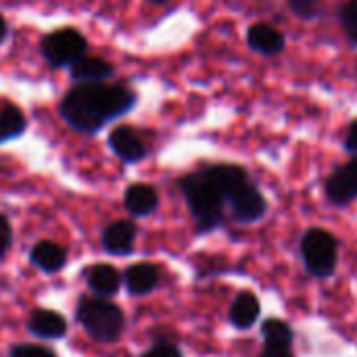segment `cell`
<instances>
[{
  "mask_svg": "<svg viewBox=\"0 0 357 357\" xmlns=\"http://www.w3.org/2000/svg\"><path fill=\"white\" fill-rule=\"evenodd\" d=\"M136 105V94L123 84H77L61 100V117L82 134H96L109 121L126 115Z\"/></svg>",
  "mask_w": 357,
  "mask_h": 357,
  "instance_id": "6da1fadb",
  "label": "cell"
},
{
  "mask_svg": "<svg viewBox=\"0 0 357 357\" xmlns=\"http://www.w3.org/2000/svg\"><path fill=\"white\" fill-rule=\"evenodd\" d=\"M180 188L184 192V199L188 203L192 218L197 220L199 230L207 232V230L218 228L222 222L224 197L215 188V184L203 172H195L180 180Z\"/></svg>",
  "mask_w": 357,
  "mask_h": 357,
  "instance_id": "7a4b0ae2",
  "label": "cell"
},
{
  "mask_svg": "<svg viewBox=\"0 0 357 357\" xmlns=\"http://www.w3.org/2000/svg\"><path fill=\"white\" fill-rule=\"evenodd\" d=\"M77 320L82 326L102 343H113L123 331V312L102 299H82L77 305Z\"/></svg>",
  "mask_w": 357,
  "mask_h": 357,
  "instance_id": "3957f363",
  "label": "cell"
},
{
  "mask_svg": "<svg viewBox=\"0 0 357 357\" xmlns=\"http://www.w3.org/2000/svg\"><path fill=\"white\" fill-rule=\"evenodd\" d=\"M42 56L46 63L54 69L59 67H71L82 56H86L88 40L84 33L75 27H63L52 33H46L40 42Z\"/></svg>",
  "mask_w": 357,
  "mask_h": 357,
  "instance_id": "277c9868",
  "label": "cell"
},
{
  "mask_svg": "<svg viewBox=\"0 0 357 357\" xmlns=\"http://www.w3.org/2000/svg\"><path fill=\"white\" fill-rule=\"evenodd\" d=\"M301 255L307 270L314 276L326 278L337 268V255H339L337 238L322 228H312L305 232L301 241Z\"/></svg>",
  "mask_w": 357,
  "mask_h": 357,
  "instance_id": "5b68a950",
  "label": "cell"
},
{
  "mask_svg": "<svg viewBox=\"0 0 357 357\" xmlns=\"http://www.w3.org/2000/svg\"><path fill=\"white\" fill-rule=\"evenodd\" d=\"M226 203L230 205V211H232L234 220H238L243 224L257 222L268 211V201H266L264 192L253 184V180L247 182L243 188H238Z\"/></svg>",
  "mask_w": 357,
  "mask_h": 357,
  "instance_id": "8992f818",
  "label": "cell"
},
{
  "mask_svg": "<svg viewBox=\"0 0 357 357\" xmlns=\"http://www.w3.org/2000/svg\"><path fill=\"white\" fill-rule=\"evenodd\" d=\"M326 197L333 205H349L357 199V155L345 165L337 167L326 180Z\"/></svg>",
  "mask_w": 357,
  "mask_h": 357,
  "instance_id": "52a82bcc",
  "label": "cell"
},
{
  "mask_svg": "<svg viewBox=\"0 0 357 357\" xmlns=\"http://www.w3.org/2000/svg\"><path fill=\"white\" fill-rule=\"evenodd\" d=\"M109 146L111 151L126 163H138L146 157V142L142 136L130 128V126H117L109 134Z\"/></svg>",
  "mask_w": 357,
  "mask_h": 357,
  "instance_id": "ba28073f",
  "label": "cell"
},
{
  "mask_svg": "<svg viewBox=\"0 0 357 357\" xmlns=\"http://www.w3.org/2000/svg\"><path fill=\"white\" fill-rule=\"evenodd\" d=\"M213 184L215 188L222 192L224 203L238 190L243 188L247 182H251L249 172L243 165H234V163H215V165H207L201 169Z\"/></svg>",
  "mask_w": 357,
  "mask_h": 357,
  "instance_id": "9c48e42d",
  "label": "cell"
},
{
  "mask_svg": "<svg viewBox=\"0 0 357 357\" xmlns=\"http://www.w3.org/2000/svg\"><path fill=\"white\" fill-rule=\"evenodd\" d=\"M247 44L251 50L264 54V56H274L280 54L287 46L284 33L276 29L270 23H255L247 31Z\"/></svg>",
  "mask_w": 357,
  "mask_h": 357,
  "instance_id": "30bf717a",
  "label": "cell"
},
{
  "mask_svg": "<svg viewBox=\"0 0 357 357\" xmlns=\"http://www.w3.org/2000/svg\"><path fill=\"white\" fill-rule=\"evenodd\" d=\"M136 243V226L132 222H115L102 232V247L111 255L132 253Z\"/></svg>",
  "mask_w": 357,
  "mask_h": 357,
  "instance_id": "8fae6325",
  "label": "cell"
},
{
  "mask_svg": "<svg viewBox=\"0 0 357 357\" xmlns=\"http://www.w3.org/2000/svg\"><path fill=\"white\" fill-rule=\"evenodd\" d=\"M113 75V65L100 56H82L71 65V79L77 84L105 82Z\"/></svg>",
  "mask_w": 357,
  "mask_h": 357,
  "instance_id": "7c38bea8",
  "label": "cell"
},
{
  "mask_svg": "<svg viewBox=\"0 0 357 357\" xmlns=\"http://www.w3.org/2000/svg\"><path fill=\"white\" fill-rule=\"evenodd\" d=\"M123 203H126V209L132 215L142 218V215H149L151 211L157 209L159 197H157V190L151 184H132L126 190Z\"/></svg>",
  "mask_w": 357,
  "mask_h": 357,
  "instance_id": "4fadbf2b",
  "label": "cell"
},
{
  "mask_svg": "<svg viewBox=\"0 0 357 357\" xmlns=\"http://www.w3.org/2000/svg\"><path fill=\"white\" fill-rule=\"evenodd\" d=\"M29 331L42 339H59L67 333V322L56 312L38 310L29 316Z\"/></svg>",
  "mask_w": 357,
  "mask_h": 357,
  "instance_id": "5bb4252c",
  "label": "cell"
},
{
  "mask_svg": "<svg viewBox=\"0 0 357 357\" xmlns=\"http://www.w3.org/2000/svg\"><path fill=\"white\" fill-rule=\"evenodd\" d=\"M159 284V270L151 264H136L126 272V287L132 295H146Z\"/></svg>",
  "mask_w": 357,
  "mask_h": 357,
  "instance_id": "9a60e30c",
  "label": "cell"
},
{
  "mask_svg": "<svg viewBox=\"0 0 357 357\" xmlns=\"http://www.w3.org/2000/svg\"><path fill=\"white\" fill-rule=\"evenodd\" d=\"M31 261L42 270V272H56L65 266L67 261V253L61 245L50 243V241H42L33 247L31 251Z\"/></svg>",
  "mask_w": 357,
  "mask_h": 357,
  "instance_id": "2e32d148",
  "label": "cell"
},
{
  "mask_svg": "<svg viewBox=\"0 0 357 357\" xmlns=\"http://www.w3.org/2000/svg\"><path fill=\"white\" fill-rule=\"evenodd\" d=\"M88 284L90 289L100 295V297H111L117 293L119 284H121V276L113 266L107 264H98L88 272Z\"/></svg>",
  "mask_w": 357,
  "mask_h": 357,
  "instance_id": "e0dca14e",
  "label": "cell"
},
{
  "mask_svg": "<svg viewBox=\"0 0 357 357\" xmlns=\"http://www.w3.org/2000/svg\"><path fill=\"white\" fill-rule=\"evenodd\" d=\"M259 318V301L253 293H241L230 310V320L236 328H251Z\"/></svg>",
  "mask_w": 357,
  "mask_h": 357,
  "instance_id": "ac0fdd59",
  "label": "cell"
},
{
  "mask_svg": "<svg viewBox=\"0 0 357 357\" xmlns=\"http://www.w3.org/2000/svg\"><path fill=\"white\" fill-rule=\"evenodd\" d=\"M27 128L25 115L19 107L6 105L4 109H0V142H8L19 138Z\"/></svg>",
  "mask_w": 357,
  "mask_h": 357,
  "instance_id": "d6986e66",
  "label": "cell"
},
{
  "mask_svg": "<svg viewBox=\"0 0 357 357\" xmlns=\"http://www.w3.org/2000/svg\"><path fill=\"white\" fill-rule=\"evenodd\" d=\"M261 335L266 339V345L272 347H291L293 343V331L282 320H266L261 326Z\"/></svg>",
  "mask_w": 357,
  "mask_h": 357,
  "instance_id": "ffe728a7",
  "label": "cell"
},
{
  "mask_svg": "<svg viewBox=\"0 0 357 357\" xmlns=\"http://www.w3.org/2000/svg\"><path fill=\"white\" fill-rule=\"evenodd\" d=\"M339 21L349 42L357 46V0H347L339 6Z\"/></svg>",
  "mask_w": 357,
  "mask_h": 357,
  "instance_id": "44dd1931",
  "label": "cell"
},
{
  "mask_svg": "<svg viewBox=\"0 0 357 357\" xmlns=\"http://www.w3.org/2000/svg\"><path fill=\"white\" fill-rule=\"evenodd\" d=\"M322 2L324 0H289V8L303 21L318 19L322 13Z\"/></svg>",
  "mask_w": 357,
  "mask_h": 357,
  "instance_id": "7402d4cb",
  "label": "cell"
},
{
  "mask_svg": "<svg viewBox=\"0 0 357 357\" xmlns=\"http://www.w3.org/2000/svg\"><path fill=\"white\" fill-rule=\"evenodd\" d=\"M10 357H56L50 349L40 345H17L10 349Z\"/></svg>",
  "mask_w": 357,
  "mask_h": 357,
  "instance_id": "603a6c76",
  "label": "cell"
},
{
  "mask_svg": "<svg viewBox=\"0 0 357 357\" xmlns=\"http://www.w3.org/2000/svg\"><path fill=\"white\" fill-rule=\"evenodd\" d=\"M142 357H182V354L178 351V347H176V345L161 343V345L153 347L151 351H146Z\"/></svg>",
  "mask_w": 357,
  "mask_h": 357,
  "instance_id": "cb8c5ba5",
  "label": "cell"
},
{
  "mask_svg": "<svg viewBox=\"0 0 357 357\" xmlns=\"http://www.w3.org/2000/svg\"><path fill=\"white\" fill-rule=\"evenodd\" d=\"M10 241H13V230H10V224L4 215H0V255L10 247Z\"/></svg>",
  "mask_w": 357,
  "mask_h": 357,
  "instance_id": "d4e9b609",
  "label": "cell"
},
{
  "mask_svg": "<svg viewBox=\"0 0 357 357\" xmlns=\"http://www.w3.org/2000/svg\"><path fill=\"white\" fill-rule=\"evenodd\" d=\"M345 151L357 155V119L351 121L349 130H347V136H345Z\"/></svg>",
  "mask_w": 357,
  "mask_h": 357,
  "instance_id": "484cf974",
  "label": "cell"
},
{
  "mask_svg": "<svg viewBox=\"0 0 357 357\" xmlns=\"http://www.w3.org/2000/svg\"><path fill=\"white\" fill-rule=\"evenodd\" d=\"M259 357H293L289 347H272V345H266L264 354Z\"/></svg>",
  "mask_w": 357,
  "mask_h": 357,
  "instance_id": "4316f807",
  "label": "cell"
},
{
  "mask_svg": "<svg viewBox=\"0 0 357 357\" xmlns=\"http://www.w3.org/2000/svg\"><path fill=\"white\" fill-rule=\"evenodd\" d=\"M6 33H8V23H6V19H4V17L0 15V44L4 42Z\"/></svg>",
  "mask_w": 357,
  "mask_h": 357,
  "instance_id": "83f0119b",
  "label": "cell"
},
{
  "mask_svg": "<svg viewBox=\"0 0 357 357\" xmlns=\"http://www.w3.org/2000/svg\"><path fill=\"white\" fill-rule=\"evenodd\" d=\"M149 2H155V4H163V2H167V0H149Z\"/></svg>",
  "mask_w": 357,
  "mask_h": 357,
  "instance_id": "f1b7e54d",
  "label": "cell"
}]
</instances>
